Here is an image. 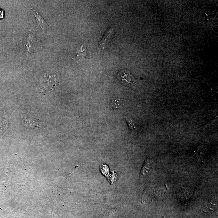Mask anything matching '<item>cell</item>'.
Listing matches in <instances>:
<instances>
[{
	"label": "cell",
	"instance_id": "cell-1",
	"mask_svg": "<svg viewBox=\"0 0 218 218\" xmlns=\"http://www.w3.org/2000/svg\"><path fill=\"white\" fill-rule=\"evenodd\" d=\"M117 79L122 84L125 85H132L134 78L130 72L126 70H122L117 74Z\"/></svg>",
	"mask_w": 218,
	"mask_h": 218
},
{
	"label": "cell",
	"instance_id": "cell-2",
	"mask_svg": "<svg viewBox=\"0 0 218 218\" xmlns=\"http://www.w3.org/2000/svg\"><path fill=\"white\" fill-rule=\"evenodd\" d=\"M33 15L35 17L36 22L39 26L44 31H47L50 28L49 25L46 22L45 20L36 10H33L32 12Z\"/></svg>",
	"mask_w": 218,
	"mask_h": 218
},
{
	"label": "cell",
	"instance_id": "cell-3",
	"mask_svg": "<svg viewBox=\"0 0 218 218\" xmlns=\"http://www.w3.org/2000/svg\"><path fill=\"white\" fill-rule=\"evenodd\" d=\"M113 33V28H111L105 33V35L103 36L100 42H99V47L102 49L105 48V45L109 39L111 38V35Z\"/></svg>",
	"mask_w": 218,
	"mask_h": 218
},
{
	"label": "cell",
	"instance_id": "cell-4",
	"mask_svg": "<svg viewBox=\"0 0 218 218\" xmlns=\"http://www.w3.org/2000/svg\"><path fill=\"white\" fill-rule=\"evenodd\" d=\"M25 122L28 127L32 128H37V127H38L39 125L37 121L35 119L32 118H29L26 119Z\"/></svg>",
	"mask_w": 218,
	"mask_h": 218
},
{
	"label": "cell",
	"instance_id": "cell-5",
	"mask_svg": "<svg viewBox=\"0 0 218 218\" xmlns=\"http://www.w3.org/2000/svg\"><path fill=\"white\" fill-rule=\"evenodd\" d=\"M34 39H35V38L32 34H29L28 38V42H27V45L26 46L27 51H28L30 52L31 51L32 46L33 45V43H34V40H35Z\"/></svg>",
	"mask_w": 218,
	"mask_h": 218
},
{
	"label": "cell",
	"instance_id": "cell-6",
	"mask_svg": "<svg viewBox=\"0 0 218 218\" xmlns=\"http://www.w3.org/2000/svg\"><path fill=\"white\" fill-rule=\"evenodd\" d=\"M216 206V203L214 201H213L211 200L207 203L206 204L204 205L205 208L207 210H213L214 209V208Z\"/></svg>",
	"mask_w": 218,
	"mask_h": 218
},
{
	"label": "cell",
	"instance_id": "cell-7",
	"mask_svg": "<svg viewBox=\"0 0 218 218\" xmlns=\"http://www.w3.org/2000/svg\"><path fill=\"white\" fill-rule=\"evenodd\" d=\"M126 120L127 122L129 129L131 130H134L135 128V124L133 122L132 118L129 116H127L126 117Z\"/></svg>",
	"mask_w": 218,
	"mask_h": 218
},
{
	"label": "cell",
	"instance_id": "cell-8",
	"mask_svg": "<svg viewBox=\"0 0 218 218\" xmlns=\"http://www.w3.org/2000/svg\"><path fill=\"white\" fill-rule=\"evenodd\" d=\"M112 106L113 108H118L120 107V99H114L112 101Z\"/></svg>",
	"mask_w": 218,
	"mask_h": 218
},
{
	"label": "cell",
	"instance_id": "cell-9",
	"mask_svg": "<svg viewBox=\"0 0 218 218\" xmlns=\"http://www.w3.org/2000/svg\"><path fill=\"white\" fill-rule=\"evenodd\" d=\"M3 12L1 10H0V18H3Z\"/></svg>",
	"mask_w": 218,
	"mask_h": 218
}]
</instances>
